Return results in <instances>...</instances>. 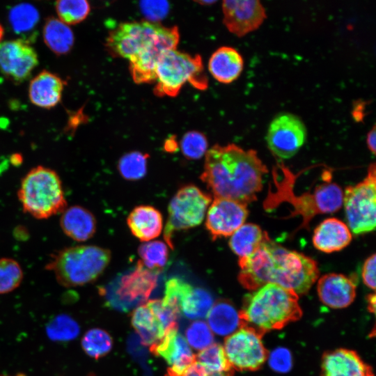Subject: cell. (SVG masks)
Returning <instances> with one entry per match:
<instances>
[{"label": "cell", "mask_w": 376, "mask_h": 376, "mask_svg": "<svg viewBox=\"0 0 376 376\" xmlns=\"http://www.w3.org/2000/svg\"><path fill=\"white\" fill-rule=\"evenodd\" d=\"M8 20L15 33L19 34L29 33L37 25L39 13L33 6L29 3H20L10 9Z\"/></svg>", "instance_id": "cell-34"}, {"label": "cell", "mask_w": 376, "mask_h": 376, "mask_svg": "<svg viewBox=\"0 0 376 376\" xmlns=\"http://www.w3.org/2000/svg\"><path fill=\"white\" fill-rule=\"evenodd\" d=\"M223 22L238 37L255 31L266 18V12L257 0H226L222 2Z\"/></svg>", "instance_id": "cell-16"}, {"label": "cell", "mask_w": 376, "mask_h": 376, "mask_svg": "<svg viewBox=\"0 0 376 376\" xmlns=\"http://www.w3.org/2000/svg\"><path fill=\"white\" fill-rule=\"evenodd\" d=\"M306 136V127L299 117L290 113H282L270 123L266 142L274 155L289 159L304 144Z\"/></svg>", "instance_id": "cell-13"}, {"label": "cell", "mask_w": 376, "mask_h": 376, "mask_svg": "<svg viewBox=\"0 0 376 376\" xmlns=\"http://www.w3.org/2000/svg\"><path fill=\"white\" fill-rule=\"evenodd\" d=\"M196 360L201 364L208 373H233L234 370L229 363L224 347L219 344L212 343L201 350Z\"/></svg>", "instance_id": "cell-32"}, {"label": "cell", "mask_w": 376, "mask_h": 376, "mask_svg": "<svg viewBox=\"0 0 376 376\" xmlns=\"http://www.w3.org/2000/svg\"><path fill=\"white\" fill-rule=\"evenodd\" d=\"M211 201V196L195 185H185L178 189L169 203L164 231V240L169 247L173 249L174 232L189 229L202 223Z\"/></svg>", "instance_id": "cell-8"}, {"label": "cell", "mask_w": 376, "mask_h": 376, "mask_svg": "<svg viewBox=\"0 0 376 376\" xmlns=\"http://www.w3.org/2000/svg\"><path fill=\"white\" fill-rule=\"evenodd\" d=\"M111 260L109 249L95 245H76L53 253L45 268L62 286H81L96 280Z\"/></svg>", "instance_id": "cell-4"}, {"label": "cell", "mask_w": 376, "mask_h": 376, "mask_svg": "<svg viewBox=\"0 0 376 376\" xmlns=\"http://www.w3.org/2000/svg\"><path fill=\"white\" fill-rule=\"evenodd\" d=\"M42 38L47 47L56 56L70 53L75 43V36L71 28L55 17L46 19Z\"/></svg>", "instance_id": "cell-25"}, {"label": "cell", "mask_w": 376, "mask_h": 376, "mask_svg": "<svg viewBox=\"0 0 376 376\" xmlns=\"http://www.w3.org/2000/svg\"><path fill=\"white\" fill-rule=\"evenodd\" d=\"M150 351L163 358L172 373L180 375L196 361L190 346L178 331L177 326L166 331L162 338L150 346Z\"/></svg>", "instance_id": "cell-17"}, {"label": "cell", "mask_w": 376, "mask_h": 376, "mask_svg": "<svg viewBox=\"0 0 376 376\" xmlns=\"http://www.w3.org/2000/svg\"><path fill=\"white\" fill-rule=\"evenodd\" d=\"M38 64V56L23 39L0 42V71L10 81L20 84L31 76Z\"/></svg>", "instance_id": "cell-14"}, {"label": "cell", "mask_w": 376, "mask_h": 376, "mask_svg": "<svg viewBox=\"0 0 376 376\" xmlns=\"http://www.w3.org/2000/svg\"><path fill=\"white\" fill-rule=\"evenodd\" d=\"M205 155L201 180L214 198L246 205L256 200L268 170L256 150H245L233 143L214 145Z\"/></svg>", "instance_id": "cell-2"}, {"label": "cell", "mask_w": 376, "mask_h": 376, "mask_svg": "<svg viewBox=\"0 0 376 376\" xmlns=\"http://www.w3.org/2000/svg\"><path fill=\"white\" fill-rule=\"evenodd\" d=\"M24 272L20 264L11 258H0V295L17 289L21 284Z\"/></svg>", "instance_id": "cell-38"}, {"label": "cell", "mask_w": 376, "mask_h": 376, "mask_svg": "<svg viewBox=\"0 0 376 376\" xmlns=\"http://www.w3.org/2000/svg\"><path fill=\"white\" fill-rule=\"evenodd\" d=\"M58 18L67 25H75L84 21L91 11L85 0H60L55 3Z\"/></svg>", "instance_id": "cell-35"}, {"label": "cell", "mask_w": 376, "mask_h": 376, "mask_svg": "<svg viewBox=\"0 0 376 376\" xmlns=\"http://www.w3.org/2000/svg\"><path fill=\"white\" fill-rule=\"evenodd\" d=\"M321 376H374L372 368L354 350L339 348L325 352Z\"/></svg>", "instance_id": "cell-19"}, {"label": "cell", "mask_w": 376, "mask_h": 376, "mask_svg": "<svg viewBox=\"0 0 376 376\" xmlns=\"http://www.w3.org/2000/svg\"><path fill=\"white\" fill-rule=\"evenodd\" d=\"M368 307L370 311L372 313L375 312V294H370L368 297Z\"/></svg>", "instance_id": "cell-46"}, {"label": "cell", "mask_w": 376, "mask_h": 376, "mask_svg": "<svg viewBox=\"0 0 376 376\" xmlns=\"http://www.w3.org/2000/svg\"><path fill=\"white\" fill-rule=\"evenodd\" d=\"M80 331L77 322L67 314H60L52 318L47 324L48 338L57 342H65L76 338Z\"/></svg>", "instance_id": "cell-33"}, {"label": "cell", "mask_w": 376, "mask_h": 376, "mask_svg": "<svg viewBox=\"0 0 376 376\" xmlns=\"http://www.w3.org/2000/svg\"><path fill=\"white\" fill-rule=\"evenodd\" d=\"M352 240L348 226L336 218H328L315 229L312 241L318 250L324 253L338 251L346 247Z\"/></svg>", "instance_id": "cell-22"}, {"label": "cell", "mask_w": 376, "mask_h": 376, "mask_svg": "<svg viewBox=\"0 0 376 376\" xmlns=\"http://www.w3.org/2000/svg\"><path fill=\"white\" fill-rule=\"evenodd\" d=\"M213 302L212 296L207 290L194 288L182 302L180 312L189 319L203 318L207 316Z\"/></svg>", "instance_id": "cell-29"}, {"label": "cell", "mask_w": 376, "mask_h": 376, "mask_svg": "<svg viewBox=\"0 0 376 376\" xmlns=\"http://www.w3.org/2000/svg\"><path fill=\"white\" fill-rule=\"evenodd\" d=\"M233 373H209L208 376H233Z\"/></svg>", "instance_id": "cell-47"}, {"label": "cell", "mask_w": 376, "mask_h": 376, "mask_svg": "<svg viewBox=\"0 0 376 376\" xmlns=\"http://www.w3.org/2000/svg\"><path fill=\"white\" fill-rule=\"evenodd\" d=\"M65 81L57 74L42 70L30 81L28 95L31 102L38 107L49 109L61 100Z\"/></svg>", "instance_id": "cell-20"}, {"label": "cell", "mask_w": 376, "mask_h": 376, "mask_svg": "<svg viewBox=\"0 0 376 376\" xmlns=\"http://www.w3.org/2000/svg\"><path fill=\"white\" fill-rule=\"evenodd\" d=\"M207 146V141L205 135L196 131L186 133L180 142L182 154L189 159L201 158L205 155Z\"/></svg>", "instance_id": "cell-40"}, {"label": "cell", "mask_w": 376, "mask_h": 376, "mask_svg": "<svg viewBox=\"0 0 376 376\" xmlns=\"http://www.w3.org/2000/svg\"><path fill=\"white\" fill-rule=\"evenodd\" d=\"M179 40L178 27L162 26L146 47L129 59L134 81L136 84L155 81V69L159 58L166 52L176 49Z\"/></svg>", "instance_id": "cell-11"}, {"label": "cell", "mask_w": 376, "mask_h": 376, "mask_svg": "<svg viewBox=\"0 0 376 376\" xmlns=\"http://www.w3.org/2000/svg\"><path fill=\"white\" fill-rule=\"evenodd\" d=\"M269 366L276 372H288L292 367V357L290 352L283 347L274 350L269 356Z\"/></svg>", "instance_id": "cell-41"}, {"label": "cell", "mask_w": 376, "mask_h": 376, "mask_svg": "<svg viewBox=\"0 0 376 376\" xmlns=\"http://www.w3.org/2000/svg\"><path fill=\"white\" fill-rule=\"evenodd\" d=\"M238 281L254 290L273 283L294 292L306 293L319 276L317 263L311 258L275 243L268 234L249 256L239 258Z\"/></svg>", "instance_id": "cell-1"}, {"label": "cell", "mask_w": 376, "mask_h": 376, "mask_svg": "<svg viewBox=\"0 0 376 376\" xmlns=\"http://www.w3.org/2000/svg\"><path fill=\"white\" fill-rule=\"evenodd\" d=\"M162 26L149 21L121 23L109 32L106 47L113 56L130 59L153 39Z\"/></svg>", "instance_id": "cell-12"}, {"label": "cell", "mask_w": 376, "mask_h": 376, "mask_svg": "<svg viewBox=\"0 0 376 376\" xmlns=\"http://www.w3.org/2000/svg\"><path fill=\"white\" fill-rule=\"evenodd\" d=\"M261 338L251 329L240 327L226 338L223 347L233 370L253 371L263 366L268 356Z\"/></svg>", "instance_id": "cell-10"}, {"label": "cell", "mask_w": 376, "mask_h": 376, "mask_svg": "<svg viewBox=\"0 0 376 376\" xmlns=\"http://www.w3.org/2000/svg\"><path fill=\"white\" fill-rule=\"evenodd\" d=\"M239 315L240 327L250 328L263 336L298 320L302 311L296 293L267 283L244 296Z\"/></svg>", "instance_id": "cell-3"}, {"label": "cell", "mask_w": 376, "mask_h": 376, "mask_svg": "<svg viewBox=\"0 0 376 376\" xmlns=\"http://www.w3.org/2000/svg\"><path fill=\"white\" fill-rule=\"evenodd\" d=\"M188 345L197 350H203L213 343L214 336L209 326L203 321L192 322L185 332Z\"/></svg>", "instance_id": "cell-39"}, {"label": "cell", "mask_w": 376, "mask_h": 376, "mask_svg": "<svg viewBox=\"0 0 376 376\" xmlns=\"http://www.w3.org/2000/svg\"><path fill=\"white\" fill-rule=\"evenodd\" d=\"M211 331L219 336H230L241 326L239 312L228 301H219L207 315Z\"/></svg>", "instance_id": "cell-26"}, {"label": "cell", "mask_w": 376, "mask_h": 376, "mask_svg": "<svg viewBox=\"0 0 376 376\" xmlns=\"http://www.w3.org/2000/svg\"><path fill=\"white\" fill-rule=\"evenodd\" d=\"M141 7L146 16L158 19L165 15L169 8L166 1H143Z\"/></svg>", "instance_id": "cell-42"}, {"label": "cell", "mask_w": 376, "mask_h": 376, "mask_svg": "<svg viewBox=\"0 0 376 376\" xmlns=\"http://www.w3.org/2000/svg\"><path fill=\"white\" fill-rule=\"evenodd\" d=\"M96 224L93 214L81 205L67 207L61 212L59 221L63 233L79 242L87 241L94 235Z\"/></svg>", "instance_id": "cell-21"}, {"label": "cell", "mask_w": 376, "mask_h": 376, "mask_svg": "<svg viewBox=\"0 0 376 376\" xmlns=\"http://www.w3.org/2000/svg\"><path fill=\"white\" fill-rule=\"evenodd\" d=\"M3 35H4V29L2 25L0 24V42H1Z\"/></svg>", "instance_id": "cell-48"}, {"label": "cell", "mask_w": 376, "mask_h": 376, "mask_svg": "<svg viewBox=\"0 0 376 376\" xmlns=\"http://www.w3.org/2000/svg\"><path fill=\"white\" fill-rule=\"evenodd\" d=\"M375 254L368 257L362 268L361 276L363 283L372 290L375 289Z\"/></svg>", "instance_id": "cell-43"}, {"label": "cell", "mask_w": 376, "mask_h": 376, "mask_svg": "<svg viewBox=\"0 0 376 376\" xmlns=\"http://www.w3.org/2000/svg\"><path fill=\"white\" fill-rule=\"evenodd\" d=\"M208 375L205 368L196 360L181 374L176 375L168 370L165 376H208Z\"/></svg>", "instance_id": "cell-44"}, {"label": "cell", "mask_w": 376, "mask_h": 376, "mask_svg": "<svg viewBox=\"0 0 376 376\" xmlns=\"http://www.w3.org/2000/svg\"><path fill=\"white\" fill-rule=\"evenodd\" d=\"M193 288L191 285L182 279L170 278L166 282L164 297L162 301L164 306L180 315L182 302Z\"/></svg>", "instance_id": "cell-37"}, {"label": "cell", "mask_w": 376, "mask_h": 376, "mask_svg": "<svg viewBox=\"0 0 376 376\" xmlns=\"http://www.w3.org/2000/svg\"><path fill=\"white\" fill-rule=\"evenodd\" d=\"M141 263L148 269L159 273L169 259L167 244L153 240L143 243L138 249Z\"/></svg>", "instance_id": "cell-30"}, {"label": "cell", "mask_w": 376, "mask_h": 376, "mask_svg": "<svg viewBox=\"0 0 376 376\" xmlns=\"http://www.w3.org/2000/svg\"><path fill=\"white\" fill-rule=\"evenodd\" d=\"M244 68V60L233 47L223 46L210 56L208 70L212 77L220 83L230 84L237 79Z\"/></svg>", "instance_id": "cell-24"}, {"label": "cell", "mask_w": 376, "mask_h": 376, "mask_svg": "<svg viewBox=\"0 0 376 376\" xmlns=\"http://www.w3.org/2000/svg\"><path fill=\"white\" fill-rule=\"evenodd\" d=\"M346 219L350 230L363 234L375 230L376 225V167L373 163L363 181L348 186L343 193Z\"/></svg>", "instance_id": "cell-9"}, {"label": "cell", "mask_w": 376, "mask_h": 376, "mask_svg": "<svg viewBox=\"0 0 376 376\" xmlns=\"http://www.w3.org/2000/svg\"><path fill=\"white\" fill-rule=\"evenodd\" d=\"M267 233L254 224H244L231 235L228 244L239 258L252 254L262 244Z\"/></svg>", "instance_id": "cell-28"}, {"label": "cell", "mask_w": 376, "mask_h": 376, "mask_svg": "<svg viewBox=\"0 0 376 376\" xmlns=\"http://www.w3.org/2000/svg\"><path fill=\"white\" fill-rule=\"evenodd\" d=\"M148 155L139 151H132L122 156L118 164L121 176L128 180H138L147 173Z\"/></svg>", "instance_id": "cell-36"}, {"label": "cell", "mask_w": 376, "mask_h": 376, "mask_svg": "<svg viewBox=\"0 0 376 376\" xmlns=\"http://www.w3.org/2000/svg\"><path fill=\"white\" fill-rule=\"evenodd\" d=\"M127 226L132 234L142 242L157 238L163 228L161 212L150 205L134 207L127 218Z\"/></svg>", "instance_id": "cell-23"}, {"label": "cell", "mask_w": 376, "mask_h": 376, "mask_svg": "<svg viewBox=\"0 0 376 376\" xmlns=\"http://www.w3.org/2000/svg\"><path fill=\"white\" fill-rule=\"evenodd\" d=\"M376 128L373 125L372 129L368 132L366 137V143L370 151L375 155L376 152Z\"/></svg>", "instance_id": "cell-45"}, {"label": "cell", "mask_w": 376, "mask_h": 376, "mask_svg": "<svg viewBox=\"0 0 376 376\" xmlns=\"http://www.w3.org/2000/svg\"><path fill=\"white\" fill-rule=\"evenodd\" d=\"M154 93L158 96L175 97L182 86L190 83L197 89L207 88L201 57L171 49L162 54L155 69Z\"/></svg>", "instance_id": "cell-6"}, {"label": "cell", "mask_w": 376, "mask_h": 376, "mask_svg": "<svg viewBox=\"0 0 376 376\" xmlns=\"http://www.w3.org/2000/svg\"><path fill=\"white\" fill-rule=\"evenodd\" d=\"M81 345L88 357L98 359L111 351L113 340L106 331L100 328H93L84 334L81 338Z\"/></svg>", "instance_id": "cell-31"}, {"label": "cell", "mask_w": 376, "mask_h": 376, "mask_svg": "<svg viewBox=\"0 0 376 376\" xmlns=\"http://www.w3.org/2000/svg\"><path fill=\"white\" fill-rule=\"evenodd\" d=\"M132 324L146 345L151 346L157 343L166 332L146 304L134 309L132 315Z\"/></svg>", "instance_id": "cell-27"}, {"label": "cell", "mask_w": 376, "mask_h": 376, "mask_svg": "<svg viewBox=\"0 0 376 376\" xmlns=\"http://www.w3.org/2000/svg\"><path fill=\"white\" fill-rule=\"evenodd\" d=\"M247 205L227 198H214L207 209L205 228L212 239L232 235L248 216Z\"/></svg>", "instance_id": "cell-15"}, {"label": "cell", "mask_w": 376, "mask_h": 376, "mask_svg": "<svg viewBox=\"0 0 376 376\" xmlns=\"http://www.w3.org/2000/svg\"><path fill=\"white\" fill-rule=\"evenodd\" d=\"M17 198L23 211L37 219H46L68 207L61 179L54 169L40 165L22 178Z\"/></svg>", "instance_id": "cell-5"}, {"label": "cell", "mask_w": 376, "mask_h": 376, "mask_svg": "<svg viewBox=\"0 0 376 376\" xmlns=\"http://www.w3.org/2000/svg\"><path fill=\"white\" fill-rule=\"evenodd\" d=\"M356 279L336 273L323 275L317 285L320 301L332 308L350 306L356 297Z\"/></svg>", "instance_id": "cell-18"}, {"label": "cell", "mask_w": 376, "mask_h": 376, "mask_svg": "<svg viewBox=\"0 0 376 376\" xmlns=\"http://www.w3.org/2000/svg\"><path fill=\"white\" fill-rule=\"evenodd\" d=\"M158 273L146 269L140 261L101 290L107 304L127 311L146 301L157 283Z\"/></svg>", "instance_id": "cell-7"}]
</instances>
